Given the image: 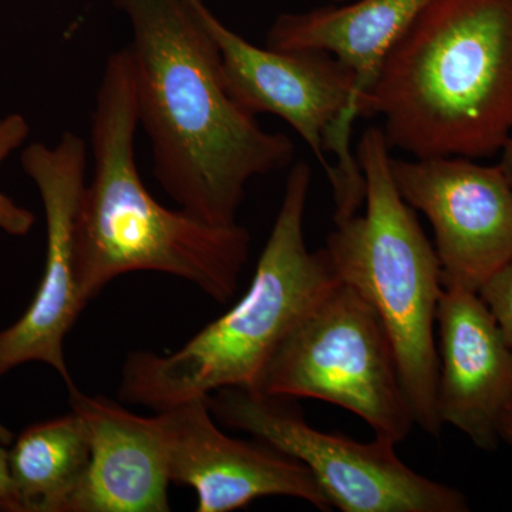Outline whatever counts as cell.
Masks as SVG:
<instances>
[{
  "label": "cell",
  "instance_id": "6da1fadb",
  "mask_svg": "<svg viewBox=\"0 0 512 512\" xmlns=\"http://www.w3.org/2000/svg\"><path fill=\"white\" fill-rule=\"evenodd\" d=\"M130 22L138 121L154 177L181 210L238 224L252 178L292 163L289 137L269 133L232 99L220 57L188 0H114Z\"/></svg>",
  "mask_w": 512,
  "mask_h": 512
},
{
  "label": "cell",
  "instance_id": "7a4b0ae2",
  "mask_svg": "<svg viewBox=\"0 0 512 512\" xmlns=\"http://www.w3.org/2000/svg\"><path fill=\"white\" fill-rule=\"evenodd\" d=\"M138 126L127 46L107 59L92 113L94 174L84 187L76 228L84 305L120 275L138 271L177 276L227 303L247 265L251 234L239 224L217 227L161 205L138 173Z\"/></svg>",
  "mask_w": 512,
  "mask_h": 512
},
{
  "label": "cell",
  "instance_id": "3957f363",
  "mask_svg": "<svg viewBox=\"0 0 512 512\" xmlns=\"http://www.w3.org/2000/svg\"><path fill=\"white\" fill-rule=\"evenodd\" d=\"M360 116L413 158L490 157L512 136V0H433L384 57Z\"/></svg>",
  "mask_w": 512,
  "mask_h": 512
},
{
  "label": "cell",
  "instance_id": "277c9868",
  "mask_svg": "<svg viewBox=\"0 0 512 512\" xmlns=\"http://www.w3.org/2000/svg\"><path fill=\"white\" fill-rule=\"evenodd\" d=\"M311 180V165L293 164L247 293L170 355L131 353L121 399L161 412L228 387L254 389L286 336L342 284L328 251H309L303 237Z\"/></svg>",
  "mask_w": 512,
  "mask_h": 512
},
{
  "label": "cell",
  "instance_id": "5b68a950",
  "mask_svg": "<svg viewBox=\"0 0 512 512\" xmlns=\"http://www.w3.org/2000/svg\"><path fill=\"white\" fill-rule=\"evenodd\" d=\"M390 150L382 127L362 134L356 157L365 177V214L335 222L325 249L343 284L355 288L382 319L417 426L439 437L434 326L444 289L440 262L397 191Z\"/></svg>",
  "mask_w": 512,
  "mask_h": 512
},
{
  "label": "cell",
  "instance_id": "8992f818",
  "mask_svg": "<svg viewBox=\"0 0 512 512\" xmlns=\"http://www.w3.org/2000/svg\"><path fill=\"white\" fill-rule=\"evenodd\" d=\"M252 390L335 404L397 444L416 426L382 319L343 282L286 336Z\"/></svg>",
  "mask_w": 512,
  "mask_h": 512
},
{
  "label": "cell",
  "instance_id": "52a82bcc",
  "mask_svg": "<svg viewBox=\"0 0 512 512\" xmlns=\"http://www.w3.org/2000/svg\"><path fill=\"white\" fill-rule=\"evenodd\" d=\"M207 30L232 99L247 113L274 114L308 144L322 165L335 198V218L357 214L365 202V177L350 150L357 119L355 76L336 57L320 50L258 47L225 26L204 0H188Z\"/></svg>",
  "mask_w": 512,
  "mask_h": 512
},
{
  "label": "cell",
  "instance_id": "ba28073f",
  "mask_svg": "<svg viewBox=\"0 0 512 512\" xmlns=\"http://www.w3.org/2000/svg\"><path fill=\"white\" fill-rule=\"evenodd\" d=\"M286 397L228 387L208 396L214 419L245 431L311 471L332 508L343 512H466V495L421 476L397 456L396 441L362 443L313 429Z\"/></svg>",
  "mask_w": 512,
  "mask_h": 512
},
{
  "label": "cell",
  "instance_id": "9c48e42d",
  "mask_svg": "<svg viewBox=\"0 0 512 512\" xmlns=\"http://www.w3.org/2000/svg\"><path fill=\"white\" fill-rule=\"evenodd\" d=\"M20 160L45 210V272L28 311L0 332V377L23 363L42 362L70 389L74 384L63 343L86 306L77 285L76 228L86 187L87 146L67 131L55 147L30 144Z\"/></svg>",
  "mask_w": 512,
  "mask_h": 512
},
{
  "label": "cell",
  "instance_id": "30bf717a",
  "mask_svg": "<svg viewBox=\"0 0 512 512\" xmlns=\"http://www.w3.org/2000/svg\"><path fill=\"white\" fill-rule=\"evenodd\" d=\"M404 201L433 227L443 288L477 292L512 259V190L500 165L464 157L392 158Z\"/></svg>",
  "mask_w": 512,
  "mask_h": 512
},
{
  "label": "cell",
  "instance_id": "8fae6325",
  "mask_svg": "<svg viewBox=\"0 0 512 512\" xmlns=\"http://www.w3.org/2000/svg\"><path fill=\"white\" fill-rule=\"evenodd\" d=\"M157 413L171 483L194 488L198 512L242 510L265 497L296 498L319 511L333 510L301 461L265 441L227 436L215 424L208 396Z\"/></svg>",
  "mask_w": 512,
  "mask_h": 512
},
{
  "label": "cell",
  "instance_id": "7c38bea8",
  "mask_svg": "<svg viewBox=\"0 0 512 512\" xmlns=\"http://www.w3.org/2000/svg\"><path fill=\"white\" fill-rule=\"evenodd\" d=\"M437 416L483 450L498 446L512 397V355L477 292L444 288L437 308Z\"/></svg>",
  "mask_w": 512,
  "mask_h": 512
},
{
  "label": "cell",
  "instance_id": "4fadbf2b",
  "mask_svg": "<svg viewBox=\"0 0 512 512\" xmlns=\"http://www.w3.org/2000/svg\"><path fill=\"white\" fill-rule=\"evenodd\" d=\"M82 416L90 461L69 512H168L167 447L160 414L141 417L106 397L70 387Z\"/></svg>",
  "mask_w": 512,
  "mask_h": 512
},
{
  "label": "cell",
  "instance_id": "5bb4252c",
  "mask_svg": "<svg viewBox=\"0 0 512 512\" xmlns=\"http://www.w3.org/2000/svg\"><path fill=\"white\" fill-rule=\"evenodd\" d=\"M433 0H355L301 13H282L272 23L266 47L320 50L355 76L357 117L384 57Z\"/></svg>",
  "mask_w": 512,
  "mask_h": 512
},
{
  "label": "cell",
  "instance_id": "9a60e30c",
  "mask_svg": "<svg viewBox=\"0 0 512 512\" xmlns=\"http://www.w3.org/2000/svg\"><path fill=\"white\" fill-rule=\"evenodd\" d=\"M90 461L80 414L30 426L9 450V470L20 512H69Z\"/></svg>",
  "mask_w": 512,
  "mask_h": 512
},
{
  "label": "cell",
  "instance_id": "2e32d148",
  "mask_svg": "<svg viewBox=\"0 0 512 512\" xmlns=\"http://www.w3.org/2000/svg\"><path fill=\"white\" fill-rule=\"evenodd\" d=\"M30 133L28 120L22 114H9L0 119V164L18 150ZM36 217L0 192V231L13 237L28 235Z\"/></svg>",
  "mask_w": 512,
  "mask_h": 512
},
{
  "label": "cell",
  "instance_id": "e0dca14e",
  "mask_svg": "<svg viewBox=\"0 0 512 512\" xmlns=\"http://www.w3.org/2000/svg\"><path fill=\"white\" fill-rule=\"evenodd\" d=\"M477 293L493 316L512 355V259L494 272Z\"/></svg>",
  "mask_w": 512,
  "mask_h": 512
},
{
  "label": "cell",
  "instance_id": "ac0fdd59",
  "mask_svg": "<svg viewBox=\"0 0 512 512\" xmlns=\"http://www.w3.org/2000/svg\"><path fill=\"white\" fill-rule=\"evenodd\" d=\"M0 511L20 512L9 470V450L0 443Z\"/></svg>",
  "mask_w": 512,
  "mask_h": 512
},
{
  "label": "cell",
  "instance_id": "d6986e66",
  "mask_svg": "<svg viewBox=\"0 0 512 512\" xmlns=\"http://www.w3.org/2000/svg\"><path fill=\"white\" fill-rule=\"evenodd\" d=\"M498 434H500V440H504L512 447V397L510 402L505 404L503 413H501Z\"/></svg>",
  "mask_w": 512,
  "mask_h": 512
},
{
  "label": "cell",
  "instance_id": "ffe728a7",
  "mask_svg": "<svg viewBox=\"0 0 512 512\" xmlns=\"http://www.w3.org/2000/svg\"><path fill=\"white\" fill-rule=\"evenodd\" d=\"M501 163L498 164L503 170L505 178H507L508 184H510L512 190V136L508 138L507 143L501 148Z\"/></svg>",
  "mask_w": 512,
  "mask_h": 512
},
{
  "label": "cell",
  "instance_id": "44dd1931",
  "mask_svg": "<svg viewBox=\"0 0 512 512\" xmlns=\"http://www.w3.org/2000/svg\"><path fill=\"white\" fill-rule=\"evenodd\" d=\"M10 439H12V434L0 424V443H9Z\"/></svg>",
  "mask_w": 512,
  "mask_h": 512
},
{
  "label": "cell",
  "instance_id": "7402d4cb",
  "mask_svg": "<svg viewBox=\"0 0 512 512\" xmlns=\"http://www.w3.org/2000/svg\"><path fill=\"white\" fill-rule=\"evenodd\" d=\"M325 2L332 3V5H338V3L348 2V0H325Z\"/></svg>",
  "mask_w": 512,
  "mask_h": 512
}]
</instances>
